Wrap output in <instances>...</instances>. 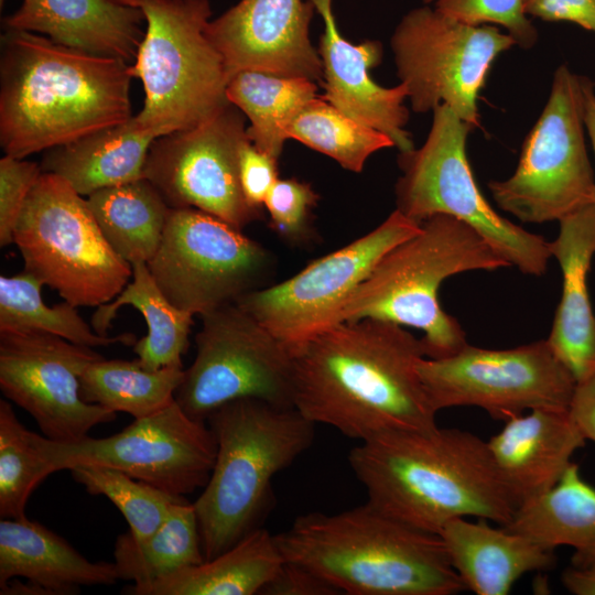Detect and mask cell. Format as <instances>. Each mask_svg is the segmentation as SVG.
<instances>
[{
  "mask_svg": "<svg viewBox=\"0 0 595 595\" xmlns=\"http://www.w3.org/2000/svg\"><path fill=\"white\" fill-rule=\"evenodd\" d=\"M583 121L595 154V90L593 82L583 76ZM595 205V194H594Z\"/></svg>",
  "mask_w": 595,
  "mask_h": 595,
  "instance_id": "46",
  "label": "cell"
},
{
  "mask_svg": "<svg viewBox=\"0 0 595 595\" xmlns=\"http://www.w3.org/2000/svg\"><path fill=\"white\" fill-rule=\"evenodd\" d=\"M0 145L19 159L129 120L130 64L33 32L1 37Z\"/></svg>",
  "mask_w": 595,
  "mask_h": 595,
  "instance_id": "2",
  "label": "cell"
},
{
  "mask_svg": "<svg viewBox=\"0 0 595 595\" xmlns=\"http://www.w3.org/2000/svg\"><path fill=\"white\" fill-rule=\"evenodd\" d=\"M314 10L310 0H240L209 21L206 35L228 82L242 71L321 80L322 61L309 36Z\"/></svg>",
  "mask_w": 595,
  "mask_h": 595,
  "instance_id": "19",
  "label": "cell"
},
{
  "mask_svg": "<svg viewBox=\"0 0 595 595\" xmlns=\"http://www.w3.org/2000/svg\"><path fill=\"white\" fill-rule=\"evenodd\" d=\"M513 39L489 24L473 25L429 4L409 11L397 25L391 48L412 110L426 112L446 104L474 129L477 97L487 74Z\"/></svg>",
  "mask_w": 595,
  "mask_h": 595,
  "instance_id": "13",
  "label": "cell"
},
{
  "mask_svg": "<svg viewBox=\"0 0 595 595\" xmlns=\"http://www.w3.org/2000/svg\"><path fill=\"white\" fill-rule=\"evenodd\" d=\"M104 358L91 347L32 331H0V389L50 440L68 443L116 420L117 413L80 396V377Z\"/></svg>",
  "mask_w": 595,
  "mask_h": 595,
  "instance_id": "18",
  "label": "cell"
},
{
  "mask_svg": "<svg viewBox=\"0 0 595 595\" xmlns=\"http://www.w3.org/2000/svg\"><path fill=\"white\" fill-rule=\"evenodd\" d=\"M139 8L147 29L130 72L142 82L133 120L158 138L197 127L231 105L224 60L206 35L208 0H118Z\"/></svg>",
  "mask_w": 595,
  "mask_h": 595,
  "instance_id": "7",
  "label": "cell"
},
{
  "mask_svg": "<svg viewBox=\"0 0 595 595\" xmlns=\"http://www.w3.org/2000/svg\"><path fill=\"white\" fill-rule=\"evenodd\" d=\"M318 195L311 184L296 178H279L266 197L270 227L286 242L305 245L314 237L313 208Z\"/></svg>",
  "mask_w": 595,
  "mask_h": 595,
  "instance_id": "38",
  "label": "cell"
},
{
  "mask_svg": "<svg viewBox=\"0 0 595 595\" xmlns=\"http://www.w3.org/2000/svg\"><path fill=\"white\" fill-rule=\"evenodd\" d=\"M119 580L144 584L205 561L196 511L187 499L174 506L149 537L137 540L129 530L117 537L113 549Z\"/></svg>",
  "mask_w": 595,
  "mask_h": 595,
  "instance_id": "32",
  "label": "cell"
},
{
  "mask_svg": "<svg viewBox=\"0 0 595 595\" xmlns=\"http://www.w3.org/2000/svg\"><path fill=\"white\" fill-rule=\"evenodd\" d=\"M285 134L355 173L361 172L374 152L394 147L388 136L348 117L321 97L300 111Z\"/></svg>",
  "mask_w": 595,
  "mask_h": 595,
  "instance_id": "35",
  "label": "cell"
},
{
  "mask_svg": "<svg viewBox=\"0 0 595 595\" xmlns=\"http://www.w3.org/2000/svg\"><path fill=\"white\" fill-rule=\"evenodd\" d=\"M227 98L250 121L249 140L262 152L280 158L289 123L317 98L314 80L242 71L227 85Z\"/></svg>",
  "mask_w": 595,
  "mask_h": 595,
  "instance_id": "31",
  "label": "cell"
},
{
  "mask_svg": "<svg viewBox=\"0 0 595 595\" xmlns=\"http://www.w3.org/2000/svg\"><path fill=\"white\" fill-rule=\"evenodd\" d=\"M183 367L148 370L140 363L98 359L80 377V396L88 402L134 419L151 415L175 400L184 377Z\"/></svg>",
  "mask_w": 595,
  "mask_h": 595,
  "instance_id": "33",
  "label": "cell"
},
{
  "mask_svg": "<svg viewBox=\"0 0 595 595\" xmlns=\"http://www.w3.org/2000/svg\"><path fill=\"white\" fill-rule=\"evenodd\" d=\"M147 264L176 307L201 316L264 288L275 261L261 244L221 219L195 208H172Z\"/></svg>",
  "mask_w": 595,
  "mask_h": 595,
  "instance_id": "12",
  "label": "cell"
},
{
  "mask_svg": "<svg viewBox=\"0 0 595 595\" xmlns=\"http://www.w3.org/2000/svg\"><path fill=\"white\" fill-rule=\"evenodd\" d=\"M239 180L247 202L262 209L266 197L279 180L278 159L262 152L248 139L240 151Z\"/></svg>",
  "mask_w": 595,
  "mask_h": 595,
  "instance_id": "41",
  "label": "cell"
},
{
  "mask_svg": "<svg viewBox=\"0 0 595 595\" xmlns=\"http://www.w3.org/2000/svg\"><path fill=\"white\" fill-rule=\"evenodd\" d=\"M31 441L53 473L101 465L176 496L206 485L217 450L208 424L187 415L176 400L107 437L62 443L31 431Z\"/></svg>",
  "mask_w": 595,
  "mask_h": 595,
  "instance_id": "14",
  "label": "cell"
},
{
  "mask_svg": "<svg viewBox=\"0 0 595 595\" xmlns=\"http://www.w3.org/2000/svg\"><path fill=\"white\" fill-rule=\"evenodd\" d=\"M158 137L141 129L133 116L71 143L47 150L43 172L67 181L80 195L143 177L145 160Z\"/></svg>",
  "mask_w": 595,
  "mask_h": 595,
  "instance_id": "27",
  "label": "cell"
},
{
  "mask_svg": "<svg viewBox=\"0 0 595 595\" xmlns=\"http://www.w3.org/2000/svg\"><path fill=\"white\" fill-rule=\"evenodd\" d=\"M439 536L465 588L477 595H506L524 574L555 563L553 549L486 519H453Z\"/></svg>",
  "mask_w": 595,
  "mask_h": 595,
  "instance_id": "25",
  "label": "cell"
},
{
  "mask_svg": "<svg viewBox=\"0 0 595 595\" xmlns=\"http://www.w3.org/2000/svg\"><path fill=\"white\" fill-rule=\"evenodd\" d=\"M285 559L275 536L258 528L219 555L144 584H128L127 595L261 594Z\"/></svg>",
  "mask_w": 595,
  "mask_h": 595,
  "instance_id": "26",
  "label": "cell"
},
{
  "mask_svg": "<svg viewBox=\"0 0 595 595\" xmlns=\"http://www.w3.org/2000/svg\"><path fill=\"white\" fill-rule=\"evenodd\" d=\"M131 305L144 317L148 333L136 340L137 360L148 370L183 367L193 314L176 307L161 291L145 262L132 264V279L112 301L99 305L91 316L96 333L108 335L120 307Z\"/></svg>",
  "mask_w": 595,
  "mask_h": 595,
  "instance_id": "29",
  "label": "cell"
},
{
  "mask_svg": "<svg viewBox=\"0 0 595 595\" xmlns=\"http://www.w3.org/2000/svg\"><path fill=\"white\" fill-rule=\"evenodd\" d=\"M473 129L446 104L433 109L424 144L399 154L402 175L396 183V209L420 224L434 215L455 217L474 228L509 266L542 275L551 258L549 241L500 216L484 197L466 153Z\"/></svg>",
  "mask_w": 595,
  "mask_h": 595,
  "instance_id": "8",
  "label": "cell"
},
{
  "mask_svg": "<svg viewBox=\"0 0 595 595\" xmlns=\"http://www.w3.org/2000/svg\"><path fill=\"white\" fill-rule=\"evenodd\" d=\"M43 285L24 270L12 277H0V331L46 333L91 348L136 343L131 333L111 337L96 333L82 318L77 306L66 301L54 306L46 305L41 294Z\"/></svg>",
  "mask_w": 595,
  "mask_h": 595,
  "instance_id": "34",
  "label": "cell"
},
{
  "mask_svg": "<svg viewBox=\"0 0 595 595\" xmlns=\"http://www.w3.org/2000/svg\"><path fill=\"white\" fill-rule=\"evenodd\" d=\"M248 139L242 112L229 105L195 128L156 138L143 177L171 208H195L242 230L263 216L240 186L239 156Z\"/></svg>",
  "mask_w": 595,
  "mask_h": 595,
  "instance_id": "17",
  "label": "cell"
},
{
  "mask_svg": "<svg viewBox=\"0 0 595 595\" xmlns=\"http://www.w3.org/2000/svg\"><path fill=\"white\" fill-rule=\"evenodd\" d=\"M206 422L216 457L193 504L204 558L209 560L260 528L273 477L313 444L316 424L294 408L253 398L224 404Z\"/></svg>",
  "mask_w": 595,
  "mask_h": 595,
  "instance_id": "5",
  "label": "cell"
},
{
  "mask_svg": "<svg viewBox=\"0 0 595 595\" xmlns=\"http://www.w3.org/2000/svg\"><path fill=\"white\" fill-rule=\"evenodd\" d=\"M423 2L468 24L501 25L516 45L526 50L531 48L538 40L537 29L524 10V0H423Z\"/></svg>",
  "mask_w": 595,
  "mask_h": 595,
  "instance_id": "39",
  "label": "cell"
},
{
  "mask_svg": "<svg viewBox=\"0 0 595 595\" xmlns=\"http://www.w3.org/2000/svg\"><path fill=\"white\" fill-rule=\"evenodd\" d=\"M310 1L324 22L318 47L325 90L321 98L348 117L388 136L400 153L414 149L411 136L404 129L409 119L403 105L408 98L405 85L400 83L386 88L374 82L369 73L381 61L380 42L350 43L337 28L333 0Z\"/></svg>",
  "mask_w": 595,
  "mask_h": 595,
  "instance_id": "20",
  "label": "cell"
},
{
  "mask_svg": "<svg viewBox=\"0 0 595 595\" xmlns=\"http://www.w3.org/2000/svg\"><path fill=\"white\" fill-rule=\"evenodd\" d=\"M144 21L139 8L118 0H22L3 25L130 64L144 36Z\"/></svg>",
  "mask_w": 595,
  "mask_h": 595,
  "instance_id": "23",
  "label": "cell"
},
{
  "mask_svg": "<svg viewBox=\"0 0 595 595\" xmlns=\"http://www.w3.org/2000/svg\"><path fill=\"white\" fill-rule=\"evenodd\" d=\"M582 79L565 64L558 67L548 102L522 144L517 169L507 180L488 183L498 207L522 223L559 221L594 204Z\"/></svg>",
  "mask_w": 595,
  "mask_h": 595,
  "instance_id": "10",
  "label": "cell"
},
{
  "mask_svg": "<svg viewBox=\"0 0 595 595\" xmlns=\"http://www.w3.org/2000/svg\"><path fill=\"white\" fill-rule=\"evenodd\" d=\"M51 474L31 441V431L9 401L0 400V517L20 519L33 490Z\"/></svg>",
  "mask_w": 595,
  "mask_h": 595,
  "instance_id": "37",
  "label": "cell"
},
{
  "mask_svg": "<svg viewBox=\"0 0 595 595\" xmlns=\"http://www.w3.org/2000/svg\"><path fill=\"white\" fill-rule=\"evenodd\" d=\"M506 267L469 225L434 215L379 260L343 305L338 323L374 318L414 327L423 333L426 358L452 356L468 343L458 321L441 306V284L455 274Z\"/></svg>",
  "mask_w": 595,
  "mask_h": 595,
  "instance_id": "6",
  "label": "cell"
},
{
  "mask_svg": "<svg viewBox=\"0 0 595 595\" xmlns=\"http://www.w3.org/2000/svg\"><path fill=\"white\" fill-rule=\"evenodd\" d=\"M504 423L487 444L519 508L555 486L586 440L569 408H536Z\"/></svg>",
  "mask_w": 595,
  "mask_h": 595,
  "instance_id": "21",
  "label": "cell"
},
{
  "mask_svg": "<svg viewBox=\"0 0 595 595\" xmlns=\"http://www.w3.org/2000/svg\"><path fill=\"white\" fill-rule=\"evenodd\" d=\"M562 585L574 595H595V562L570 565L561 575Z\"/></svg>",
  "mask_w": 595,
  "mask_h": 595,
  "instance_id": "45",
  "label": "cell"
},
{
  "mask_svg": "<svg viewBox=\"0 0 595 595\" xmlns=\"http://www.w3.org/2000/svg\"><path fill=\"white\" fill-rule=\"evenodd\" d=\"M526 13L548 22H571L595 33V0H524Z\"/></svg>",
  "mask_w": 595,
  "mask_h": 595,
  "instance_id": "43",
  "label": "cell"
},
{
  "mask_svg": "<svg viewBox=\"0 0 595 595\" xmlns=\"http://www.w3.org/2000/svg\"><path fill=\"white\" fill-rule=\"evenodd\" d=\"M293 408L359 442L431 431L436 409L418 372L421 338L388 321L342 322L292 349Z\"/></svg>",
  "mask_w": 595,
  "mask_h": 595,
  "instance_id": "1",
  "label": "cell"
},
{
  "mask_svg": "<svg viewBox=\"0 0 595 595\" xmlns=\"http://www.w3.org/2000/svg\"><path fill=\"white\" fill-rule=\"evenodd\" d=\"M25 578L26 595H73L82 586L112 585L113 562H91L64 538L37 521H0V586Z\"/></svg>",
  "mask_w": 595,
  "mask_h": 595,
  "instance_id": "24",
  "label": "cell"
},
{
  "mask_svg": "<svg viewBox=\"0 0 595 595\" xmlns=\"http://www.w3.org/2000/svg\"><path fill=\"white\" fill-rule=\"evenodd\" d=\"M41 164L4 154L0 160V246L13 244L25 202L42 174Z\"/></svg>",
  "mask_w": 595,
  "mask_h": 595,
  "instance_id": "40",
  "label": "cell"
},
{
  "mask_svg": "<svg viewBox=\"0 0 595 595\" xmlns=\"http://www.w3.org/2000/svg\"><path fill=\"white\" fill-rule=\"evenodd\" d=\"M348 462L369 504L422 531L439 534L466 517L506 526L518 509L487 441L465 430L381 435L360 442Z\"/></svg>",
  "mask_w": 595,
  "mask_h": 595,
  "instance_id": "3",
  "label": "cell"
},
{
  "mask_svg": "<svg viewBox=\"0 0 595 595\" xmlns=\"http://www.w3.org/2000/svg\"><path fill=\"white\" fill-rule=\"evenodd\" d=\"M558 237L549 241L561 268L562 293L547 342L576 382L595 374V313L587 275L595 256V205L559 220Z\"/></svg>",
  "mask_w": 595,
  "mask_h": 595,
  "instance_id": "22",
  "label": "cell"
},
{
  "mask_svg": "<svg viewBox=\"0 0 595 595\" xmlns=\"http://www.w3.org/2000/svg\"><path fill=\"white\" fill-rule=\"evenodd\" d=\"M201 317L195 358L175 392L187 415L206 422L246 398L293 408V354L285 343L236 303Z\"/></svg>",
  "mask_w": 595,
  "mask_h": 595,
  "instance_id": "11",
  "label": "cell"
},
{
  "mask_svg": "<svg viewBox=\"0 0 595 595\" xmlns=\"http://www.w3.org/2000/svg\"><path fill=\"white\" fill-rule=\"evenodd\" d=\"M416 368L436 411L477 407L504 422L536 408H569L576 385L547 339L508 349L467 344L445 358L423 357Z\"/></svg>",
  "mask_w": 595,
  "mask_h": 595,
  "instance_id": "15",
  "label": "cell"
},
{
  "mask_svg": "<svg viewBox=\"0 0 595 595\" xmlns=\"http://www.w3.org/2000/svg\"><path fill=\"white\" fill-rule=\"evenodd\" d=\"M421 226L396 209L370 232L312 261L283 282L244 295L236 304L292 350L338 324L343 305L379 260Z\"/></svg>",
  "mask_w": 595,
  "mask_h": 595,
  "instance_id": "16",
  "label": "cell"
},
{
  "mask_svg": "<svg viewBox=\"0 0 595 595\" xmlns=\"http://www.w3.org/2000/svg\"><path fill=\"white\" fill-rule=\"evenodd\" d=\"M569 412L584 439L595 443V374L576 382Z\"/></svg>",
  "mask_w": 595,
  "mask_h": 595,
  "instance_id": "44",
  "label": "cell"
},
{
  "mask_svg": "<svg viewBox=\"0 0 595 595\" xmlns=\"http://www.w3.org/2000/svg\"><path fill=\"white\" fill-rule=\"evenodd\" d=\"M263 595H335L338 589L309 567L284 561L275 576L261 592Z\"/></svg>",
  "mask_w": 595,
  "mask_h": 595,
  "instance_id": "42",
  "label": "cell"
},
{
  "mask_svg": "<svg viewBox=\"0 0 595 595\" xmlns=\"http://www.w3.org/2000/svg\"><path fill=\"white\" fill-rule=\"evenodd\" d=\"M286 561L350 595H454L465 591L439 534L366 501L334 515L310 512L275 536Z\"/></svg>",
  "mask_w": 595,
  "mask_h": 595,
  "instance_id": "4",
  "label": "cell"
},
{
  "mask_svg": "<svg viewBox=\"0 0 595 595\" xmlns=\"http://www.w3.org/2000/svg\"><path fill=\"white\" fill-rule=\"evenodd\" d=\"M3 2H4V0H0V7H2V6H3Z\"/></svg>",
  "mask_w": 595,
  "mask_h": 595,
  "instance_id": "47",
  "label": "cell"
},
{
  "mask_svg": "<svg viewBox=\"0 0 595 595\" xmlns=\"http://www.w3.org/2000/svg\"><path fill=\"white\" fill-rule=\"evenodd\" d=\"M24 271L75 306L112 301L132 279V266L102 235L88 204L61 176L42 172L13 232Z\"/></svg>",
  "mask_w": 595,
  "mask_h": 595,
  "instance_id": "9",
  "label": "cell"
},
{
  "mask_svg": "<svg viewBox=\"0 0 595 595\" xmlns=\"http://www.w3.org/2000/svg\"><path fill=\"white\" fill-rule=\"evenodd\" d=\"M68 470L88 494L107 497L120 510L137 540L152 534L174 506L186 500L185 496L169 494L116 468L77 465Z\"/></svg>",
  "mask_w": 595,
  "mask_h": 595,
  "instance_id": "36",
  "label": "cell"
},
{
  "mask_svg": "<svg viewBox=\"0 0 595 595\" xmlns=\"http://www.w3.org/2000/svg\"><path fill=\"white\" fill-rule=\"evenodd\" d=\"M87 204L106 240L129 262L148 263L155 255L172 208L145 177L100 188Z\"/></svg>",
  "mask_w": 595,
  "mask_h": 595,
  "instance_id": "30",
  "label": "cell"
},
{
  "mask_svg": "<svg viewBox=\"0 0 595 595\" xmlns=\"http://www.w3.org/2000/svg\"><path fill=\"white\" fill-rule=\"evenodd\" d=\"M502 527L553 550L573 548L572 565L595 562V487L572 462L555 486L522 504Z\"/></svg>",
  "mask_w": 595,
  "mask_h": 595,
  "instance_id": "28",
  "label": "cell"
}]
</instances>
